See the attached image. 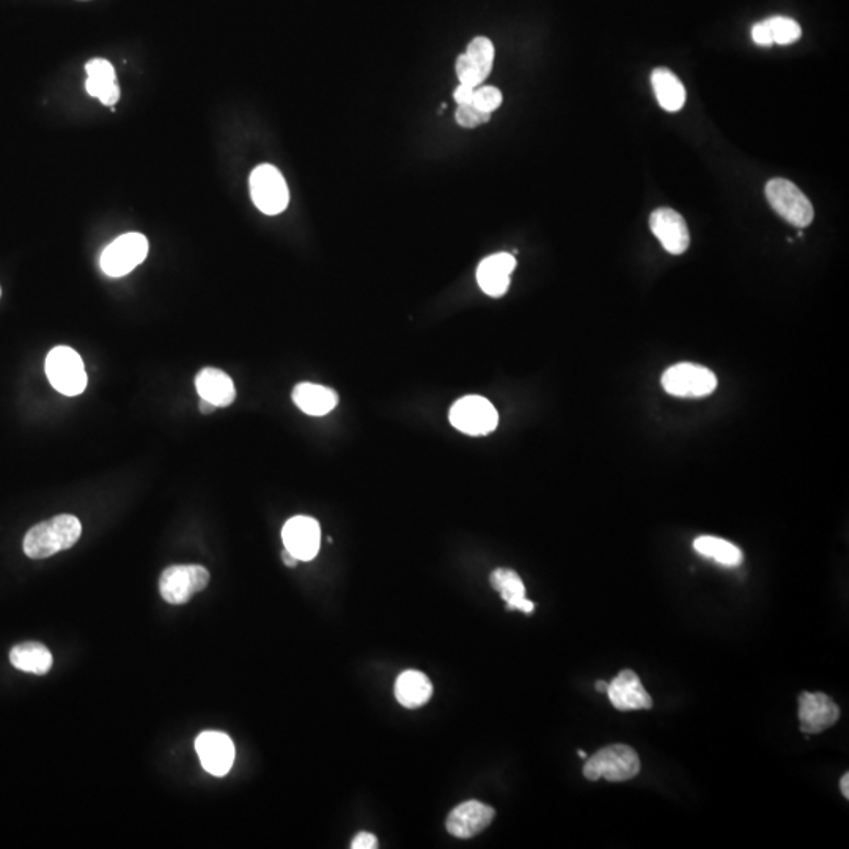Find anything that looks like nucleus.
<instances>
[{
  "instance_id": "obj_17",
  "label": "nucleus",
  "mask_w": 849,
  "mask_h": 849,
  "mask_svg": "<svg viewBox=\"0 0 849 849\" xmlns=\"http://www.w3.org/2000/svg\"><path fill=\"white\" fill-rule=\"evenodd\" d=\"M516 258L511 254H494L478 265L477 282L483 293L491 298L504 296L510 287L511 272L515 271Z\"/></svg>"
},
{
  "instance_id": "obj_8",
  "label": "nucleus",
  "mask_w": 849,
  "mask_h": 849,
  "mask_svg": "<svg viewBox=\"0 0 849 849\" xmlns=\"http://www.w3.org/2000/svg\"><path fill=\"white\" fill-rule=\"evenodd\" d=\"M210 584V571L202 565L169 566L159 579V592L170 604H186Z\"/></svg>"
},
{
  "instance_id": "obj_15",
  "label": "nucleus",
  "mask_w": 849,
  "mask_h": 849,
  "mask_svg": "<svg viewBox=\"0 0 849 849\" xmlns=\"http://www.w3.org/2000/svg\"><path fill=\"white\" fill-rule=\"evenodd\" d=\"M493 807L478 801H467L456 805L447 818V831L456 838H472L482 834L493 823Z\"/></svg>"
},
{
  "instance_id": "obj_24",
  "label": "nucleus",
  "mask_w": 849,
  "mask_h": 849,
  "mask_svg": "<svg viewBox=\"0 0 849 849\" xmlns=\"http://www.w3.org/2000/svg\"><path fill=\"white\" fill-rule=\"evenodd\" d=\"M10 662L16 669L23 672L45 675L51 670L52 655L43 644L24 642L10 651Z\"/></svg>"
},
{
  "instance_id": "obj_32",
  "label": "nucleus",
  "mask_w": 849,
  "mask_h": 849,
  "mask_svg": "<svg viewBox=\"0 0 849 849\" xmlns=\"http://www.w3.org/2000/svg\"><path fill=\"white\" fill-rule=\"evenodd\" d=\"M282 560L285 565L290 566V568H295L298 565L299 560L296 559L295 555L291 554L288 549H283L282 551Z\"/></svg>"
},
{
  "instance_id": "obj_9",
  "label": "nucleus",
  "mask_w": 849,
  "mask_h": 849,
  "mask_svg": "<svg viewBox=\"0 0 849 849\" xmlns=\"http://www.w3.org/2000/svg\"><path fill=\"white\" fill-rule=\"evenodd\" d=\"M148 255V239L142 233H125L101 254V269L109 277H123L136 269Z\"/></svg>"
},
{
  "instance_id": "obj_30",
  "label": "nucleus",
  "mask_w": 849,
  "mask_h": 849,
  "mask_svg": "<svg viewBox=\"0 0 849 849\" xmlns=\"http://www.w3.org/2000/svg\"><path fill=\"white\" fill-rule=\"evenodd\" d=\"M378 848V838L370 832H359L351 842V849H376Z\"/></svg>"
},
{
  "instance_id": "obj_13",
  "label": "nucleus",
  "mask_w": 849,
  "mask_h": 849,
  "mask_svg": "<svg viewBox=\"0 0 849 849\" xmlns=\"http://www.w3.org/2000/svg\"><path fill=\"white\" fill-rule=\"evenodd\" d=\"M840 717L837 703L823 692H802L799 697L801 732L818 735L831 728Z\"/></svg>"
},
{
  "instance_id": "obj_28",
  "label": "nucleus",
  "mask_w": 849,
  "mask_h": 849,
  "mask_svg": "<svg viewBox=\"0 0 849 849\" xmlns=\"http://www.w3.org/2000/svg\"><path fill=\"white\" fill-rule=\"evenodd\" d=\"M491 120V114L478 111L474 104H461L456 111V123L463 128L472 129L485 125Z\"/></svg>"
},
{
  "instance_id": "obj_23",
  "label": "nucleus",
  "mask_w": 849,
  "mask_h": 849,
  "mask_svg": "<svg viewBox=\"0 0 849 849\" xmlns=\"http://www.w3.org/2000/svg\"><path fill=\"white\" fill-rule=\"evenodd\" d=\"M651 85L655 90L659 106L667 112H678L686 103V90L677 74L669 68H656L651 73Z\"/></svg>"
},
{
  "instance_id": "obj_5",
  "label": "nucleus",
  "mask_w": 849,
  "mask_h": 849,
  "mask_svg": "<svg viewBox=\"0 0 849 849\" xmlns=\"http://www.w3.org/2000/svg\"><path fill=\"white\" fill-rule=\"evenodd\" d=\"M766 199L772 210L783 217L788 224L804 228L812 224L815 211L804 192L783 178H774L766 184Z\"/></svg>"
},
{
  "instance_id": "obj_10",
  "label": "nucleus",
  "mask_w": 849,
  "mask_h": 849,
  "mask_svg": "<svg viewBox=\"0 0 849 849\" xmlns=\"http://www.w3.org/2000/svg\"><path fill=\"white\" fill-rule=\"evenodd\" d=\"M282 540L285 549L295 555L299 562H310L320 551V524L310 516H295L283 526Z\"/></svg>"
},
{
  "instance_id": "obj_21",
  "label": "nucleus",
  "mask_w": 849,
  "mask_h": 849,
  "mask_svg": "<svg viewBox=\"0 0 849 849\" xmlns=\"http://www.w3.org/2000/svg\"><path fill=\"white\" fill-rule=\"evenodd\" d=\"M293 401L307 416L321 417L339 405V394L321 384L302 383L293 390Z\"/></svg>"
},
{
  "instance_id": "obj_20",
  "label": "nucleus",
  "mask_w": 849,
  "mask_h": 849,
  "mask_svg": "<svg viewBox=\"0 0 849 849\" xmlns=\"http://www.w3.org/2000/svg\"><path fill=\"white\" fill-rule=\"evenodd\" d=\"M493 589L507 603V611H521L532 614L535 604L526 598V585L516 571L508 568H497L489 576Z\"/></svg>"
},
{
  "instance_id": "obj_29",
  "label": "nucleus",
  "mask_w": 849,
  "mask_h": 849,
  "mask_svg": "<svg viewBox=\"0 0 849 849\" xmlns=\"http://www.w3.org/2000/svg\"><path fill=\"white\" fill-rule=\"evenodd\" d=\"M752 40H754L758 46L772 45L771 32H769V27L768 24H766V21H761V23L755 24V26L752 27Z\"/></svg>"
},
{
  "instance_id": "obj_12",
  "label": "nucleus",
  "mask_w": 849,
  "mask_h": 849,
  "mask_svg": "<svg viewBox=\"0 0 849 849\" xmlns=\"http://www.w3.org/2000/svg\"><path fill=\"white\" fill-rule=\"evenodd\" d=\"M195 750L208 774L227 776L235 761V744L230 736L221 732H203L195 739Z\"/></svg>"
},
{
  "instance_id": "obj_36",
  "label": "nucleus",
  "mask_w": 849,
  "mask_h": 849,
  "mask_svg": "<svg viewBox=\"0 0 849 849\" xmlns=\"http://www.w3.org/2000/svg\"><path fill=\"white\" fill-rule=\"evenodd\" d=\"M578 754L581 758H587V754H585L584 750H579Z\"/></svg>"
},
{
  "instance_id": "obj_2",
  "label": "nucleus",
  "mask_w": 849,
  "mask_h": 849,
  "mask_svg": "<svg viewBox=\"0 0 849 849\" xmlns=\"http://www.w3.org/2000/svg\"><path fill=\"white\" fill-rule=\"evenodd\" d=\"M640 772V760L636 750L626 744H614L598 750L584 766L585 779H604L609 782H626Z\"/></svg>"
},
{
  "instance_id": "obj_31",
  "label": "nucleus",
  "mask_w": 849,
  "mask_h": 849,
  "mask_svg": "<svg viewBox=\"0 0 849 849\" xmlns=\"http://www.w3.org/2000/svg\"><path fill=\"white\" fill-rule=\"evenodd\" d=\"M474 92L475 89H472L469 85H458V89L455 90V101L458 103V106H461V104H472Z\"/></svg>"
},
{
  "instance_id": "obj_27",
  "label": "nucleus",
  "mask_w": 849,
  "mask_h": 849,
  "mask_svg": "<svg viewBox=\"0 0 849 849\" xmlns=\"http://www.w3.org/2000/svg\"><path fill=\"white\" fill-rule=\"evenodd\" d=\"M502 100H504V96H502V92L497 87L486 85V87L475 89L472 104L477 107L478 111L493 114L497 107H500V104H502Z\"/></svg>"
},
{
  "instance_id": "obj_33",
  "label": "nucleus",
  "mask_w": 849,
  "mask_h": 849,
  "mask_svg": "<svg viewBox=\"0 0 849 849\" xmlns=\"http://www.w3.org/2000/svg\"><path fill=\"white\" fill-rule=\"evenodd\" d=\"M199 409L200 412L206 416V414H211V412L216 409V406H214L213 403H210V401L203 400L202 398V400H200Z\"/></svg>"
},
{
  "instance_id": "obj_16",
  "label": "nucleus",
  "mask_w": 849,
  "mask_h": 849,
  "mask_svg": "<svg viewBox=\"0 0 849 849\" xmlns=\"http://www.w3.org/2000/svg\"><path fill=\"white\" fill-rule=\"evenodd\" d=\"M607 695L618 711L650 710L653 706L650 694L633 670H623L609 683Z\"/></svg>"
},
{
  "instance_id": "obj_14",
  "label": "nucleus",
  "mask_w": 849,
  "mask_h": 849,
  "mask_svg": "<svg viewBox=\"0 0 849 849\" xmlns=\"http://www.w3.org/2000/svg\"><path fill=\"white\" fill-rule=\"evenodd\" d=\"M650 228L669 254H684L691 244L688 224L684 217L672 208L653 211L650 216Z\"/></svg>"
},
{
  "instance_id": "obj_25",
  "label": "nucleus",
  "mask_w": 849,
  "mask_h": 849,
  "mask_svg": "<svg viewBox=\"0 0 849 849\" xmlns=\"http://www.w3.org/2000/svg\"><path fill=\"white\" fill-rule=\"evenodd\" d=\"M694 549L703 557H708L724 566H739L744 560L743 551L722 538L699 537L694 541Z\"/></svg>"
},
{
  "instance_id": "obj_34",
  "label": "nucleus",
  "mask_w": 849,
  "mask_h": 849,
  "mask_svg": "<svg viewBox=\"0 0 849 849\" xmlns=\"http://www.w3.org/2000/svg\"><path fill=\"white\" fill-rule=\"evenodd\" d=\"M840 790H842L843 796L845 799H849V774L846 772L845 776L840 780Z\"/></svg>"
},
{
  "instance_id": "obj_35",
  "label": "nucleus",
  "mask_w": 849,
  "mask_h": 849,
  "mask_svg": "<svg viewBox=\"0 0 849 849\" xmlns=\"http://www.w3.org/2000/svg\"><path fill=\"white\" fill-rule=\"evenodd\" d=\"M595 688H596V691L601 692V694H604V692H607V688H609V684H607L606 681H603V680L596 681Z\"/></svg>"
},
{
  "instance_id": "obj_19",
  "label": "nucleus",
  "mask_w": 849,
  "mask_h": 849,
  "mask_svg": "<svg viewBox=\"0 0 849 849\" xmlns=\"http://www.w3.org/2000/svg\"><path fill=\"white\" fill-rule=\"evenodd\" d=\"M195 387L200 398L210 401L216 408H227L236 398L232 378L219 368H203L195 378Z\"/></svg>"
},
{
  "instance_id": "obj_3",
  "label": "nucleus",
  "mask_w": 849,
  "mask_h": 849,
  "mask_svg": "<svg viewBox=\"0 0 849 849\" xmlns=\"http://www.w3.org/2000/svg\"><path fill=\"white\" fill-rule=\"evenodd\" d=\"M250 197L258 210L268 216H277L287 210L290 191L287 181L277 167L261 164L250 173Z\"/></svg>"
},
{
  "instance_id": "obj_22",
  "label": "nucleus",
  "mask_w": 849,
  "mask_h": 849,
  "mask_svg": "<svg viewBox=\"0 0 849 849\" xmlns=\"http://www.w3.org/2000/svg\"><path fill=\"white\" fill-rule=\"evenodd\" d=\"M433 695V684L425 673L406 670L395 683V697L405 708H420Z\"/></svg>"
},
{
  "instance_id": "obj_6",
  "label": "nucleus",
  "mask_w": 849,
  "mask_h": 849,
  "mask_svg": "<svg viewBox=\"0 0 849 849\" xmlns=\"http://www.w3.org/2000/svg\"><path fill=\"white\" fill-rule=\"evenodd\" d=\"M661 383L667 394L673 397L702 398L713 394L717 378L710 368L683 362L666 370Z\"/></svg>"
},
{
  "instance_id": "obj_26",
  "label": "nucleus",
  "mask_w": 849,
  "mask_h": 849,
  "mask_svg": "<svg viewBox=\"0 0 849 849\" xmlns=\"http://www.w3.org/2000/svg\"><path fill=\"white\" fill-rule=\"evenodd\" d=\"M765 21L768 24L769 32H771L772 43L783 46L791 45L801 38V26L794 19L774 16V18L765 19Z\"/></svg>"
},
{
  "instance_id": "obj_7",
  "label": "nucleus",
  "mask_w": 849,
  "mask_h": 849,
  "mask_svg": "<svg viewBox=\"0 0 849 849\" xmlns=\"http://www.w3.org/2000/svg\"><path fill=\"white\" fill-rule=\"evenodd\" d=\"M449 420L461 433L486 436L496 430L499 414L491 401L478 395H469L455 401V405L450 408Z\"/></svg>"
},
{
  "instance_id": "obj_1",
  "label": "nucleus",
  "mask_w": 849,
  "mask_h": 849,
  "mask_svg": "<svg viewBox=\"0 0 849 849\" xmlns=\"http://www.w3.org/2000/svg\"><path fill=\"white\" fill-rule=\"evenodd\" d=\"M82 526L76 516L59 515L40 522L27 532L24 552L30 559H48L57 552L73 548L81 538Z\"/></svg>"
},
{
  "instance_id": "obj_18",
  "label": "nucleus",
  "mask_w": 849,
  "mask_h": 849,
  "mask_svg": "<svg viewBox=\"0 0 849 849\" xmlns=\"http://www.w3.org/2000/svg\"><path fill=\"white\" fill-rule=\"evenodd\" d=\"M85 70V90L89 95L98 98L104 106H115L120 100V87L117 84L114 65L106 59H93L85 65Z\"/></svg>"
},
{
  "instance_id": "obj_4",
  "label": "nucleus",
  "mask_w": 849,
  "mask_h": 849,
  "mask_svg": "<svg viewBox=\"0 0 849 849\" xmlns=\"http://www.w3.org/2000/svg\"><path fill=\"white\" fill-rule=\"evenodd\" d=\"M46 375L52 387L67 397H76L87 387L84 362L70 346H56L49 351L45 364Z\"/></svg>"
},
{
  "instance_id": "obj_11",
  "label": "nucleus",
  "mask_w": 849,
  "mask_h": 849,
  "mask_svg": "<svg viewBox=\"0 0 849 849\" xmlns=\"http://www.w3.org/2000/svg\"><path fill=\"white\" fill-rule=\"evenodd\" d=\"M494 45L486 37H477L467 46L466 54L456 60V74L461 84L477 89L493 70Z\"/></svg>"
}]
</instances>
